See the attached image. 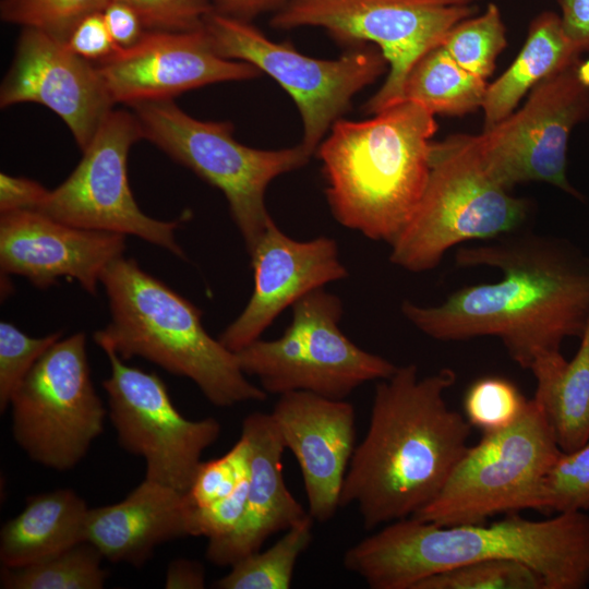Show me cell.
<instances>
[{
  "label": "cell",
  "mask_w": 589,
  "mask_h": 589,
  "mask_svg": "<svg viewBox=\"0 0 589 589\" xmlns=\"http://www.w3.org/2000/svg\"><path fill=\"white\" fill-rule=\"evenodd\" d=\"M129 107L144 139L224 193L249 254L273 219L265 205L268 184L303 167L312 154L301 143L277 151L249 147L235 139L230 122L195 119L172 99Z\"/></svg>",
  "instance_id": "obj_7"
},
{
  "label": "cell",
  "mask_w": 589,
  "mask_h": 589,
  "mask_svg": "<svg viewBox=\"0 0 589 589\" xmlns=\"http://www.w3.org/2000/svg\"><path fill=\"white\" fill-rule=\"evenodd\" d=\"M241 435L249 444V488L243 515L229 533L209 539L206 558L231 566L261 550L266 539L309 516L288 490L283 476L286 449L271 416L253 412L244 418Z\"/></svg>",
  "instance_id": "obj_21"
},
{
  "label": "cell",
  "mask_w": 589,
  "mask_h": 589,
  "mask_svg": "<svg viewBox=\"0 0 589 589\" xmlns=\"http://www.w3.org/2000/svg\"><path fill=\"white\" fill-rule=\"evenodd\" d=\"M88 513L85 501L70 489L28 497L1 528L2 566H26L87 541Z\"/></svg>",
  "instance_id": "obj_23"
},
{
  "label": "cell",
  "mask_w": 589,
  "mask_h": 589,
  "mask_svg": "<svg viewBox=\"0 0 589 589\" xmlns=\"http://www.w3.org/2000/svg\"><path fill=\"white\" fill-rule=\"evenodd\" d=\"M291 322L273 340L262 338L236 352L240 368L267 394L302 390L346 399L357 387L389 377L397 365L352 342L340 329L342 303L324 288L292 306Z\"/></svg>",
  "instance_id": "obj_9"
},
{
  "label": "cell",
  "mask_w": 589,
  "mask_h": 589,
  "mask_svg": "<svg viewBox=\"0 0 589 589\" xmlns=\"http://www.w3.org/2000/svg\"><path fill=\"white\" fill-rule=\"evenodd\" d=\"M486 88L485 80L461 68L440 45L412 67L402 100L418 103L433 115L464 116L482 108Z\"/></svg>",
  "instance_id": "obj_26"
},
{
  "label": "cell",
  "mask_w": 589,
  "mask_h": 589,
  "mask_svg": "<svg viewBox=\"0 0 589 589\" xmlns=\"http://www.w3.org/2000/svg\"><path fill=\"white\" fill-rule=\"evenodd\" d=\"M140 16L145 31H192L214 11L211 0H119Z\"/></svg>",
  "instance_id": "obj_36"
},
{
  "label": "cell",
  "mask_w": 589,
  "mask_h": 589,
  "mask_svg": "<svg viewBox=\"0 0 589 589\" xmlns=\"http://www.w3.org/2000/svg\"><path fill=\"white\" fill-rule=\"evenodd\" d=\"M560 453L543 412L528 399L512 425L483 433L480 442L469 445L440 493L412 517L456 526L539 510L542 480Z\"/></svg>",
  "instance_id": "obj_8"
},
{
  "label": "cell",
  "mask_w": 589,
  "mask_h": 589,
  "mask_svg": "<svg viewBox=\"0 0 589 589\" xmlns=\"http://www.w3.org/2000/svg\"><path fill=\"white\" fill-rule=\"evenodd\" d=\"M110 0H1L0 16L7 23L34 28L67 41L86 15L100 12Z\"/></svg>",
  "instance_id": "obj_32"
},
{
  "label": "cell",
  "mask_w": 589,
  "mask_h": 589,
  "mask_svg": "<svg viewBox=\"0 0 589 589\" xmlns=\"http://www.w3.org/2000/svg\"><path fill=\"white\" fill-rule=\"evenodd\" d=\"M204 28L219 56L254 65L291 96L303 122L301 144L312 155L352 97L376 81L388 64L370 44L352 46L338 59H315L286 43L272 41L249 21L215 11Z\"/></svg>",
  "instance_id": "obj_11"
},
{
  "label": "cell",
  "mask_w": 589,
  "mask_h": 589,
  "mask_svg": "<svg viewBox=\"0 0 589 589\" xmlns=\"http://www.w3.org/2000/svg\"><path fill=\"white\" fill-rule=\"evenodd\" d=\"M165 587L168 589H202L205 587V572L195 561L178 558L169 564Z\"/></svg>",
  "instance_id": "obj_43"
},
{
  "label": "cell",
  "mask_w": 589,
  "mask_h": 589,
  "mask_svg": "<svg viewBox=\"0 0 589 589\" xmlns=\"http://www.w3.org/2000/svg\"><path fill=\"white\" fill-rule=\"evenodd\" d=\"M479 0H290L274 13L275 28L322 27L338 43H372L389 72L364 106L377 113L402 100L406 79L416 62L440 46L459 22L473 16Z\"/></svg>",
  "instance_id": "obj_10"
},
{
  "label": "cell",
  "mask_w": 589,
  "mask_h": 589,
  "mask_svg": "<svg viewBox=\"0 0 589 589\" xmlns=\"http://www.w3.org/2000/svg\"><path fill=\"white\" fill-rule=\"evenodd\" d=\"M110 322L94 334L101 349L122 360L146 359L171 374L190 378L218 407L263 401L267 393L248 380L236 352L213 338L203 312L123 255L103 272Z\"/></svg>",
  "instance_id": "obj_5"
},
{
  "label": "cell",
  "mask_w": 589,
  "mask_h": 589,
  "mask_svg": "<svg viewBox=\"0 0 589 589\" xmlns=\"http://www.w3.org/2000/svg\"><path fill=\"white\" fill-rule=\"evenodd\" d=\"M20 103H37L52 110L82 152L115 105L95 62L34 28L22 29L0 88L1 108Z\"/></svg>",
  "instance_id": "obj_17"
},
{
  "label": "cell",
  "mask_w": 589,
  "mask_h": 589,
  "mask_svg": "<svg viewBox=\"0 0 589 589\" xmlns=\"http://www.w3.org/2000/svg\"><path fill=\"white\" fill-rule=\"evenodd\" d=\"M140 139L142 129L134 112L112 109L75 169L49 190L38 212L79 228L135 236L185 259L175 237L181 221L149 217L132 194L128 155Z\"/></svg>",
  "instance_id": "obj_14"
},
{
  "label": "cell",
  "mask_w": 589,
  "mask_h": 589,
  "mask_svg": "<svg viewBox=\"0 0 589 589\" xmlns=\"http://www.w3.org/2000/svg\"><path fill=\"white\" fill-rule=\"evenodd\" d=\"M412 589H545V585L521 562L483 560L429 575Z\"/></svg>",
  "instance_id": "obj_30"
},
{
  "label": "cell",
  "mask_w": 589,
  "mask_h": 589,
  "mask_svg": "<svg viewBox=\"0 0 589 589\" xmlns=\"http://www.w3.org/2000/svg\"><path fill=\"white\" fill-rule=\"evenodd\" d=\"M101 14L113 41L120 48L134 45L145 32L137 13L122 1L110 0Z\"/></svg>",
  "instance_id": "obj_40"
},
{
  "label": "cell",
  "mask_w": 589,
  "mask_h": 589,
  "mask_svg": "<svg viewBox=\"0 0 589 589\" xmlns=\"http://www.w3.org/2000/svg\"><path fill=\"white\" fill-rule=\"evenodd\" d=\"M589 510V440L573 452H562L546 470L539 512L563 514Z\"/></svg>",
  "instance_id": "obj_31"
},
{
  "label": "cell",
  "mask_w": 589,
  "mask_h": 589,
  "mask_svg": "<svg viewBox=\"0 0 589 589\" xmlns=\"http://www.w3.org/2000/svg\"><path fill=\"white\" fill-rule=\"evenodd\" d=\"M460 267L497 268V281L462 287L435 305L401 303L405 318L440 341L501 340L509 358L529 369L541 354L561 351L589 323V255L554 236L518 230L462 247Z\"/></svg>",
  "instance_id": "obj_1"
},
{
  "label": "cell",
  "mask_w": 589,
  "mask_h": 589,
  "mask_svg": "<svg viewBox=\"0 0 589 589\" xmlns=\"http://www.w3.org/2000/svg\"><path fill=\"white\" fill-rule=\"evenodd\" d=\"M436 130L434 115L410 100L363 121L338 119L316 149L334 218L390 245L424 192Z\"/></svg>",
  "instance_id": "obj_4"
},
{
  "label": "cell",
  "mask_w": 589,
  "mask_h": 589,
  "mask_svg": "<svg viewBox=\"0 0 589 589\" xmlns=\"http://www.w3.org/2000/svg\"><path fill=\"white\" fill-rule=\"evenodd\" d=\"M248 488L249 476L229 496L201 507L191 505L190 536L206 537L209 540L232 531L243 515Z\"/></svg>",
  "instance_id": "obj_37"
},
{
  "label": "cell",
  "mask_w": 589,
  "mask_h": 589,
  "mask_svg": "<svg viewBox=\"0 0 589 589\" xmlns=\"http://www.w3.org/2000/svg\"><path fill=\"white\" fill-rule=\"evenodd\" d=\"M527 401L509 380L501 376L481 377L465 394V418L472 428L483 433L497 432L520 417Z\"/></svg>",
  "instance_id": "obj_33"
},
{
  "label": "cell",
  "mask_w": 589,
  "mask_h": 589,
  "mask_svg": "<svg viewBox=\"0 0 589 589\" xmlns=\"http://www.w3.org/2000/svg\"><path fill=\"white\" fill-rule=\"evenodd\" d=\"M103 350L110 363L103 386L119 444L145 460V479L188 493L202 454L219 437V422L213 417L184 418L157 374L124 364L111 349Z\"/></svg>",
  "instance_id": "obj_15"
},
{
  "label": "cell",
  "mask_w": 589,
  "mask_h": 589,
  "mask_svg": "<svg viewBox=\"0 0 589 589\" xmlns=\"http://www.w3.org/2000/svg\"><path fill=\"white\" fill-rule=\"evenodd\" d=\"M125 247L122 233L74 227L38 211L0 214L1 274L20 275L39 289L70 277L96 294L103 272Z\"/></svg>",
  "instance_id": "obj_19"
},
{
  "label": "cell",
  "mask_w": 589,
  "mask_h": 589,
  "mask_svg": "<svg viewBox=\"0 0 589 589\" xmlns=\"http://www.w3.org/2000/svg\"><path fill=\"white\" fill-rule=\"evenodd\" d=\"M483 560L521 562L545 589L589 585V516L530 520L516 513L492 524L437 526L408 517L384 525L346 550L344 567L372 589H412L434 573Z\"/></svg>",
  "instance_id": "obj_3"
},
{
  "label": "cell",
  "mask_w": 589,
  "mask_h": 589,
  "mask_svg": "<svg viewBox=\"0 0 589 589\" xmlns=\"http://www.w3.org/2000/svg\"><path fill=\"white\" fill-rule=\"evenodd\" d=\"M588 119L589 60L579 58L536 85L520 109L474 135L486 167L507 189L545 182L582 200L567 178V148L572 130Z\"/></svg>",
  "instance_id": "obj_13"
},
{
  "label": "cell",
  "mask_w": 589,
  "mask_h": 589,
  "mask_svg": "<svg viewBox=\"0 0 589 589\" xmlns=\"http://www.w3.org/2000/svg\"><path fill=\"white\" fill-rule=\"evenodd\" d=\"M188 494L144 479L119 503L89 508L87 541L104 558L142 566L161 543L190 536Z\"/></svg>",
  "instance_id": "obj_22"
},
{
  "label": "cell",
  "mask_w": 589,
  "mask_h": 589,
  "mask_svg": "<svg viewBox=\"0 0 589 589\" xmlns=\"http://www.w3.org/2000/svg\"><path fill=\"white\" fill-rule=\"evenodd\" d=\"M62 332L44 337H31L14 324L0 323V411L43 354L61 338Z\"/></svg>",
  "instance_id": "obj_34"
},
{
  "label": "cell",
  "mask_w": 589,
  "mask_h": 589,
  "mask_svg": "<svg viewBox=\"0 0 589 589\" xmlns=\"http://www.w3.org/2000/svg\"><path fill=\"white\" fill-rule=\"evenodd\" d=\"M313 540V518L309 515L291 526L264 551H256L231 565L216 582L219 589H288L299 556Z\"/></svg>",
  "instance_id": "obj_28"
},
{
  "label": "cell",
  "mask_w": 589,
  "mask_h": 589,
  "mask_svg": "<svg viewBox=\"0 0 589 589\" xmlns=\"http://www.w3.org/2000/svg\"><path fill=\"white\" fill-rule=\"evenodd\" d=\"M294 456L303 480L308 513L320 522L340 507L346 473L356 449V410L346 399L296 390L279 395L269 412Z\"/></svg>",
  "instance_id": "obj_20"
},
{
  "label": "cell",
  "mask_w": 589,
  "mask_h": 589,
  "mask_svg": "<svg viewBox=\"0 0 589 589\" xmlns=\"http://www.w3.org/2000/svg\"><path fill=\"white\" fill-rule=\"evenodd\" d=\"M214 11L220 14L250 21L269 11L277 12L290 0H211Z\"/></svg>",
  "instance_id": "obj_42"
},
{
  "label": "cell",
  "mask_w": 589,
  "mask_h": 589,
  "mask_svg": "<svg viewBox=\"0 0 589 589\" xmlns=\"http://www.w3.org/2000/svg\"><path fill=\"white\" fill-rule=\"evenodd\" d=\"M529 214L530 202L491 173L474 134L449 135L431 144L424 192L389 261L411 273L431 271L455 245L521 230Z\"/></svg>",
  "instance_id": "obj_6"
},
{
  "label": "cell",
  "mask_w": 589,
  "mask_h": 589,
  "mask_svg": "<svg viewBox=\"0 0 589 589\" xmlns=\"http://www.w3.org/2000/svg\"><path fill=\"white\" fill-rule=\"evenodd\" d=\"M65 44L73 52L93 62L120 49L108 31L101 11L91 13L82 19L71 32Z\"/></svg>",
  "instance_id": "obj_38"
},
{
  "label": "cell",
  "mask_w": 589,
  "mask_h": 589,
  "mask_svg": "<svg viewBox=\"0 0 589 589\" xmlns=\"http://www.w3.org/2000/svg\"><path fill=\"white\" fill-rule=\"evenodd\" d=\"M115 104L172 99L201 86L259 76L254 65L219 56L204 26L145 31L134 45L95 62Z\"/></svg>",
  "instance_id": "obj_16"
},
{
  "label": "cell",
  "mask_w": 589,
  "mask_h": 589,
  "mask_svg": "<svg viewBox=\"0 0 589 589\" xmlns=\"http://www.w3.org/2000/svg\"><path fill=\"white\" fill-rule=\"evenodd\" d=\"M456 377L450 368L421 377L408 363L377 381L340 496V507L357 505L366 530L416 515L468 449L472 426L445 399Z\"/></svg>",
  "instance_id": "obj_2"
},
{
  "label": "cell",
  "mask_w": 589,
  "mask_h": 589,
  "mask_svg": "<svg viewBox=\"0 0 589 589\" xmlns=\"http://www.w3.org/2000/svg\"><path fill=\"white\" fill-rule=\"evenodd\" d=\"M564 31L576 50L589 52V0H557Z\"/></svg>",
  "instance_id": "obj_41"
},
{
  "label": "cell",
  "mask_w": 589,
  "mask_h": 589,
  "mask_svg": "<svg viewBox=\"0 0 589 589\" xmlns=\"http://www.w3.org/2000/svg\"><path fill=\"white\" fill-rule=\"evenodd\" d=\"M104 556L88 541L36 563L1 570L4 589H100L107 578Z\"/></svg>",
  "instance_id": "obj_27"
},
{
  "label": "cell",
  "mask_w": 589,
  "mask_h": 589,
  "mask_svg": "<svg viewBox=\"0 0 589 589\" xmlns=\"http://www.w3.org/2000/svg\"><path fill=\"white\" fill-rule=\"evenodd\" d=\"M249 444L240 435L224 456L202 461L187 493L191 505L201 507L229 496L249 476Z\"/></svg>",
  "instance_id": "obj_35"
},
{
  "label": "cell",
  "mask_w": 589,
  "mask_h": 589,
  "mask_svg": "<svg viewBox=\"0 0 589 589\" xmlns=\"http://www.w3.org/2000/svg\"><path fill=\"white\" fill-rule=\"evenodd\" d=\"M580 56L564 31L561 15L552 11L538 14L531 21L526 41L513 63L488 84L482 105L483 130L507 118L536 85L569 67Z\"/></svg>",
  "instance_id": "obj_25"
},
{
  "label": "cell",
  "mask_w": 589,
  "mask_h": 589,
  "mask_svg": "<svg viewBox=\"0 0 589 589\" xmlns=\"http://www.w3.org/2000/svg\"><path fill=\"white\" fill-rule=\"evenodd\" d=\"M249 256L252 294L242 312L218 337L233 352L260 339L285 309L308 293L348 277L334 239L323 236L296 240L273 219Z\"/></svg>",
  "instance_id": "obj_18"
},
{
  "label": "cell",
  "mask_w": 589,
  "mask_h": 589,
  "mask_svg": "<svg viewBox=\"0 0 589 589\" xmlns=\"http://www.w3.org/2000/svg\"><path fill=\"white\" fill-rule=\"evenodd\" d=\"M10 406L13 437L32 460L59 471L77 465L103 433L106 416L91 378L85 334L55 342Z\"/></svg>",
  "instance_id": "obj_12"
},
{
  "label": "cell",
  "mask_w": 589,
  "mask_h": 589,
  "mask_svg": "<svg viewBox=\"0 0 589 589\" xmlns=\"http://www.w3.org/2000/svg\"><path fill=\"white\" fill-rule=\"evenodd\" d=\"M441 45L461 68L486 81L507 46L498 7L490 3L481 14L459 22Z\"/></svg>",
  "instance_id": "obj_29"
},
{
  "label": "cell",
  "mask_w": 589,
  "mask_h": 589,
  "mask_svg": "<svg viewBox=\"0 0 589 589\" xmlns=\"http://www.w3.org/2000/svg\"><path fill=\"white\" fill-rule=\"evenodd\" d=\"M579 340L570 360L552 351L539 356L529 368L536 378L533 400L565 453L589 440V323Z\"/></svg>",
  "instance_id": "obj_24"
},
{
  "label": "cell",
  "mask_w": 589,
  "mask_h": 589,
  "mask_svg": "<svg viewBox=\"0 0 589 589\" xmlns=\"http://www.w3.org/2000/svg\"><path fill=\"white\" fill-rule=\"evenodd\" d=\"M48 193L49 190L35 180L1 172L0 214L14 211H38Z\"/></svg>",
  "instance_id": "obj_39"
}]
</instances>
